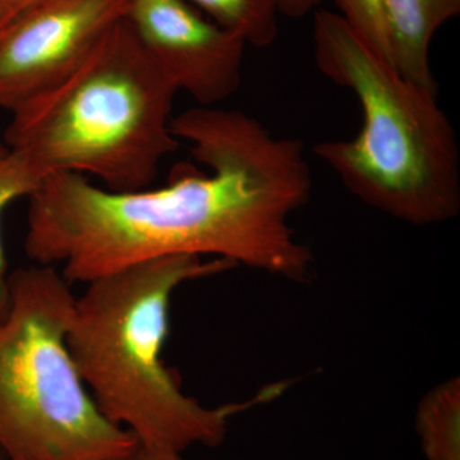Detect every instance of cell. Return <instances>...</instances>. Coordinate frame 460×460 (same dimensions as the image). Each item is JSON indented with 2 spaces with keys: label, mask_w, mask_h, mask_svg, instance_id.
<instances>
[{
  "label": "cell",
  "mask_w": 460,
  "mask_h": 460,
  "mask_svg": "<svg viewBox=\"0 0 460 460\" xmlns=\"http://www.w3.org/2000/svg\"><path fill=\"white\" fill-rule=\"evenodd\" d=\"M172 131L208 174L180 172L163 189L133 192H113L75 172L48 175L29 198L27 257L62 266L69 284L181 255L304 280L313 253L289 223L313 190L304 142L217 107L181 111Z\"/></svg>",
  "instance_id": "obj_1"
},
{
  "label": "cell",
  "mask_w": 460,
  "mask_h": 460,
  "mask_svg": "<svg viewBox=\"0 0 460 460\" xmlns=\"http://www.w3.org/2000/svg\"><path fill=\"white\" fill-rule=\"evenodd\" d=\"M44 177L25 156L9 150L0 162V217L8 205L21 198H30L40 186ZM7 260L0 233V321L5 316L9 304Z\"/></svg>",
  "instance_id": "obj_11"
},
{
  "label": "cell",
  "mask_w": 460,
  "mask_h": 460,
  "mask_svg": "<svg viewBox=\"0 0 460 460\" xmlns=\"http://www.w3.org/2000/svg\"><path fill=\"white\" fill-rule=\"evenodd\" d=\"M54 266L8 277L0 321V449L7 460H119L138 449L100 411L66 345L75 296Z\"/></svg>",
  "instance_id": "obj_5"
},
{
  "label": "cell",
  "mask_w": 460,
  "mask_h": 460,
  "mask_svg": "<svg viewBox=\"0 0 460 460\" xmlns=\"http://www.w3.org/2000/svg\"><path fill=\"white\" fill-rule=\"evenodd\" d=\"M177 93L123 18L72 74L11 111L3 141L44 178L75 172L113 192L148 189L180 147Z\"/></svg>",
  "instance_id": "obj_4"
},
{
  "label": "cell",
  "mask_w": 460,
  "mask_h": 460,
  "mask_svg": "<svg viewBox=\"0 0 460 460\" xmlns=\"http://www.w3.org/2000/svg\"><path fill=\"white\" fill-rule=\"evenodd\" d=\"M393 66L405 80L438 93L429 45L444 23L459 16L460 0H383Z\"/></svg>",
  "instance_id": "obj_8"
},
{
  "label": "cell",
  "mask_w": 460,
  "mask_h": 460,
  "mask_svg": "<svg viewBox=\"0 0 460 460\" xmlns=\"http://www.w3.org/2000/svg\"><path fill=\"white\" fill-rule=\"evenodd\" d=\"M127 21L154 63L199 107H215L242 84L246 42L187 0H129Z\"/></svg>",
  "instance_id": "obj_7"
},
{
  "label": "cell",
  "mask_w": 460,
  "mask_h": 460,
  "mask_svg": "<svg viewBox=\"0 0 460 460\" xmlns=\"http://www.w3.org/2000/svg\"><path fill=\"white\" fill-rule=\"evenodd\" d=\"M321 0H278L279 13L288 18L299 20L307 16L320 4Z\"/></svg>",
  "instance_id": "obj_13"
},
{
  "label": "cell",
  "mask_w": 460,
  "mask_h": 460,
  "mask_svg": "<svg viewBox=\"0 0 460 460\" xmlns=\"http://www.w3.org/2000/svg\"><path fill=\"white\" fill-rule=\"evenodd\" d=\"M343 18L375 53L393 66L383 0H332Z\"/></svg>",
  "instance_id": "obj_12"
},
{
  "label": "cell",
  "mask_w": 460,
  "mask_h": 460,
  "mask_svg": "<svg viewBox=\"0 0 460 460\" xmlns=\"http://www.w3.org/2000/svg\"><path fill=\"white\" fill-rule=\"evenodd\" d=\"M129 0H40L0 33V108L14 111L75 71Z\"/></svg>",
  "instance_id": "obj_6"
},
{
  "label": "cell",
  "mask_w": 460,
  "mask_h": 460,
  "mask_svg": "<svg viewBox=\"0 0 460 460\" xmlns=\"http://www.w3.org/2000/svg\"><path fill=\"white\" fill-rule=\"evenodd\" d=\"M4 27H5V23L3 22L2 18H0V33L3 32V30H4Z\"/></svg>",
  "instance_id": "obj_17"
},
{
  "label": "cell",
  "mask_w": 460,
  "mask_h": 460,
  "mask_svg": "<svg viewBox=\"0 0 460 460\" xmlns=\"http://www.w3.org/2000/svg\"><path fill=\"white\" fill-rule=\"evenodd\" d=\"M8 153L9 148L7 147V145H5L4 141L0 138V162H2V160L8 155Z\"/></svg>",
  "instance_id": "obj_16"
},
{
  "label": "cell",
  "mask_w": 460,
  "mask_h": 460,
  "mask_svg": "<svg viewBox=\"0 0 460 460\" xmlns=\"http://www.w3.org/2000/svg\"><path fill=\"white\" fill-rule=\"evenodd\" d=\"M417 434L428 460H460V386L452 378L420 402Z\"/></svg>",
  "instance_id": "obj_9"
},
{
  "label": "cell",
  "mask_w": 460,
  "mask_h": 460,
  "mask_svg": "<svg viewBox=\"0 0 460 460\" xmlns=\"http://www.w3.org/2000/svg\"><path fill=\"white\" fill-rule=\"evenodd\" d=\"M314 48L321 74L352 91L363 117L358 135L320 142L314 155L352 195L390 217L414 226L456 217L458 140L438 93L405 80L335 12H314Z\"/></svg>",
  "instance_id": "obj_3"
},
{
  "label": "cell",
  "mask_w": 460,
  "mask_h": 460,
  "mask_svg": "<svg viewBox=\"0 0 460 460\" xmlns=\"http://www.w3.org/2000/svg\"><path fill=\"white\" fill-rule=\"evenodd\" d=\"M119 460H150L147 456H145L144 454L140 452V449L136 450L135 453L132 454L128 458H123Z\"/></svg>",
  "instance_id": "obj_15"
},
{
  "label": "cell",
  "mask_w": 460,
  "mask_h": 460,
  "mask_svg": "<svg viewBox=\"0 0 460 460\" xmlns=\"http://www.w3.org/2000/svg\"><path fill=\"white\" fill-rule=\"evenodd\" d=\"M224 259L168 256L87 283L75 296L66 345L100 411L135 436L150 460H181L193 447H217L235 414L270 401L283 385L244 402L208 408L184 394L163 362L172 293L229 270Z\"/></svg>",
  "instance_id": "obj_2"
},
{
  "label": "cell",
  "mask_w": 460,
  "mask_h": 460,
  "mask_svg": "<svg viewBox=\"0 0 460 460\" xmlns=\"http://www.w3.org/2000/svg\"><path fill=\"white\" fill-rule=\"evenodd\" d=\"M0 460H7V458H5L4 453L2 452V449H0Z\"/></svg>",
  "instance_id": "obj_18"
},
{
  "label": "cell",
  "mask_w": 460,
  "mask_h": 460,
  "mask_svg": "<svg viewBox=\"0 0 460 460\" xmlns=\"http://www.w3.org/2000/svg\"><path fill=\"white\" fill-rule=\"evenodd\" d=\"M40 0H0V18L5 26L21 12Z\"/></svg>",
  "instance_id": "obj_14"
},
{
  "label": "cell",
  "mask_w": 460,
  "mask_h": 460,
  "mask_svg": "<svg viewBox=\"0 0 460 460\" xmlns=\"http://www.w3.org/2000/svg\"><path fill=\"white\" fill-rule=\"evenodd\" d=\"M246 44L268 48L279 32L278 0H187Z\"/></svg>",
  "instance_id": "obj_10"
}]
</instances>
